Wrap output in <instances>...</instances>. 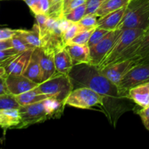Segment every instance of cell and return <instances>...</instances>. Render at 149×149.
<instances>
[{"mask_svg": "<svg viewBox=\"0 0 149 149\" xmlns=\"http://www.w3.org/2000/svg\"><path fill=\"white\" fill-rule=\"evenodd\" d=\"M68 75L74 87L75 85L89 87L103 96V111L114 127L119 117L131 109L129 101L132 100L123 95L118 86L103 76L97 66L89 63L74 65Z\"/></svg>", "mask_w": 149, "mask_h": 149, "instance_id": "1", "label": "cell"}, {"mask_svg": "<svg viewBox=\"0 0 149 149\" xmlns=\"http://www.w3.org/2000/svg\"><path fill=\"white\" fill-rule=\"evenodd\" d=\"M65 106L64 102L54 97H49L38 103L20 106L18 109L21 116V122L17 129H23L34 124L60 118L63 113Z\"/></svg>", "mask_w": 149, "mask_h": 149, "instance_id": "2", "label": "cell"}, {"mask_svg": "<svg viewBox=\"0 0 149 149\" xmlns=\"http://www.w3.org/2000/svg\"><path fill=\"white\" fill-rule=\"evenodd\" d=\"M149 28V0H131L127 6L119 29Z\"/></svg>", "mask_w": 149, "mask_h": 149, "instance_id": "3", "label": "cell"}, {"mask_svg": "<svg viewBox=\"0 0 149 149\" xmlns=\"http://www.w3.org/2000/svg\"><path fill=\"white\" fill-rule=\"evenodd\" d=\"M38 87L44 94L65 103L68 95L74 90V84L68 74L56 72L53 77L39 84Z\"/></svg>", "mask_w": 149, "mask_h": 149, "instance_id": "4", "label": "cell"}, {"mask_svg": "<svg viewBox=\"0 0 149 149\" xmlns=\"http://www.w3.org/2000/svg\"><path fill=\"white\" fill-rule=\"evenodd\" d=\"M144 32L142 29H122V31L119 37L113 44L111 49L108 52L103 61L97 68H103L111 65L119 58V57L138 39Z\"/></svg>", "mask_w": 149, "mask_h": 149, "instance_id": "5", "label": "cell"}, {"mask_svg": "<svg viewBox=\"0 0 149 149\" xmlns=\"http://www.w3.org/2000/svg\"><path fill=\"white\" fill-rule=\"evenodd\" d=\"M104 98L95 90L87 87L74 88L65 100V105L81 109H89L94 106L103 108Z\"/></svg>", "mask_w": 149, "mask_h": 149, "instance_id": "6", "label": "cell"}, {"mask_svg": "<svg viewBox=\"0 0 149 149\" xmlns=\"http://www.w3.org/2000/svg\"><path fill=\"white\" fill-rule=\"evenodd\" d=\"M149 82V61L138 63L122 79L118 88L123 95L129 97V90L135 86Z\"/></svg>", "mask_w": 149, "mask_h": 149, "instance_id": "7", "label": "cell"}, {"mask_svg": "<svg viewBox=\"0 0 149 149\" xmlns=\"http://www.w3.org/2000/svg\"><path fill=\"white\" fill-rule=\"evenodd\" d=\"M122 29L111 31L103 40L90 48V64L98 67L122 33Z\"/></svg>", "mask_w": 149, "mask_h": 149, "instance_id": "8", "label": "cell"}, {"mask_svg": "<svg viewBox=\"0 0 149 149\" xmlns=\"http://www.w3.org/2000/svg\"><path fill=\"white\" fill-rule=\"evenodd\" d=\"M148 55H149V28L144 31L143 34L119 57L115 63L128 59L138 61Z\"/></svg>", "mask_w": 149, "mask_h": 149, "instance_id": "9", "label": "cell"}, {"mask_svg": "<svg viewBox=\"0 0 149 149\" xmlns=\"http://www.w3.org/2000/svg\"><path fill=\"white\" fill-rule=\"evenodd\" d=\"M137 65L135 61L132 59L125 60L120 62L114 63L104 67L103 68H98L100 73L110 80L113 84H119L122 79L127 74L128 71L132 69L135 65Z\"/></svg>", "mask_w": 149, "mask_h": 149, "instance_id": "10", "label": "cell"}, {"mask_svg": "<svg viewBox=\"0 0 149 149\" xmlns=\"http://www.w3.org/2000/svg\"><path fill=\"white\" fill-rule=\"evenodd\" d=\"M6 84L10 94L14 96L29 91L39 85V84L29 79L23 74H7Z\"/></svg>", "mask_w": 149, "mask_h": 149, "instance_id": "11", "label": "cell"}, {"mask_svg": "<svg viewBox=\"0 0 149 149\" xmlns=\"http://www.w3.org/2000/svg\"><path fill=\"white\" fill-rule=\"evenodd\" d=\"M37 50L44 82L53 77L56 73L54 58L55 52L43 47H37Z\"/></svg>", "mask_w": 149, "mask_h": 149, "instance_id": "12", "label": "cell"}, {"mask_svg": "<svg viewBox=\"0 0 149 149\" xmlns=\"http://www.w3.org/2000/svg\"><path fill=\"white\" fill-rule=\"evenodd\" d=\"M34 49H29L16 55L11 62L5 67L7 74H15V75L23 74L26 67L29 65L31 57Z\"/></svg>", "mask_w": 149, "mask_h": 149, "instance_id": "13", "label": "cell"}, {"mask_svg": "<svg viewBox=\"0 0 149 149\" xmlns=\"http://www.w3.org/2000/svg\"><path fill=\"white\" fill-rule=\"evenodd\" d=\"M126 7H122L116 11L111 12L103 17H100L97 22V27L109 31L119 29L122 18L125 15Z\"/></svg>", "mask_w": 149, "mask_h": 149, "instance_id": "14", "label": "cell"}, {"mask_svg": "<svg viewBox=\"0 0 149 149\" xmlns=\"http://www.w3.org/2000/svg\"><path fill=\"white\" fill-rule=\"evenodd\" d=\"M21 122V116L18 109L0 110V127L5 132L8 129H17Z\"/></svg>", "mask_w": 149, "mask_h": 149, "instance_id": "15", "label": "cell"}, {"mask_svg": "<svg viewBox=\"0 0 149 149\" xmlns=\"http://www.w3.org/2000/svg\"><path fill=\"white\" fill-rule=\"evenodd\" d=\"M65 49L71 56L74 65L81 63L90 64V49L87 45H68L65 46Z\"/></svg>", "mask_w": 149, "mask_h": 149, "instance_id": "16", "label": "cell"}, {"mask_svg": "<svg viewBox=\"0 0 149 149\" xmlns=\"http://www.w3.org/2000/svg\"><path fill=\"white\" fill-rule=\"evenodd\" d=\"M23 75L39 84L43 82V77L39 64L37 47L33 49L29 65L26 67Z\"/></svg>", "mask_w": 149, "mask_h": 149, "instance_id": "17", "label": "cell"}, {"mask_svg": "<svg viewBox=\"0 0 149 149\" xmlns=\"http://www.w3.org/2000/svg\"><path fill=\"white\" fill-rule=\"evenodd\" d=\"M54 58L56 72L63 74H69L74 64L65 47L55 51Z\"/></svg>", "mask_w": 149, "mask_h": 149, "instance_id": "18", "label": "cell"}, {"mask_svg": "<svg viewBox=\"0 0 149 149\" xmlns=\"http://www.w3.org/2000/svg\"><path fill=\"white\" fill-rule=\"evenodd\" d=\"M128 94L132 102L140 107L149 106V82L132 87L129 90Z\"/></svg>", "mask_w": 149, "mask_h": 149, "instance_id": "19", "label": "cell"}, {"mask_svg": "<svg viewBox=\"0 0 149 149\" xmlns=\"http://www.w3.org/2000/svg\"><path fill=\"white\" fill-rule=\"evenodd\" d=\"M49 97H52L49 95L42 93L39 89L38 86L35 88L29 90V91L15 96L16 100L20 106H27V105L38 103V102L42 101L45 99L49 98Z\"/></svg>", "mask_w": 149, "mask_h": 149, "instance_id": "20", "label": "cell"}, {"mask_svg": "<svg viewBox=\"0 0 149 149\" xmlns=\"http://www.w3.org/2000/svg\"><path fill=\"white\" fill-rule=\"evenodd\" d=\"M16 33L21 36L26 42L34 47H42V40L40 37L37 24L33 26V30L28 31L24 29H17Z\"/></svg>", "mask_w": 149, "mask_h": 149, "instance_id": "21", "label": "cell"}, {"mask_svg": "<svg viewBox=\"0 0 149 149\" xmlns=\"http://www.w3.org/2000/svg\"><path fill=\"white\" fill-rule=\"evenodd\" d=\"M130 1L131 0H106L95 14L98 17H103L111 12L127 7Z\"/></svg>", "mask_w": 149, "mask_h": 149, "instance_id": "22", "label": "cell"}, {"mask_svg": "<svg viewBox=\"0 0 149 149\" xmlns=\"http://www.w3.org/2000/svg\"><path fill=\"white\" fill-rule=\"evenodd\" d=\"M86 9L87 6L85 4L71 10L68 13L64 14V17L72 23H79L81 20V19L86 14Z\"/></svg>", "mask_w": 149, "mask_h": 149, "instance_id": "23", "label": "cell"}, {"mask_svg": "<svg viewBox=\"0 0 149 149\" xmlns=\"http://www.w3.org/2000/svg\"><path fill=\"white\" fill-rule=\"evenodd\" d=\"M20 105L17 103L15 96L12 94L0 95V110L10 109H19Z\"/></svg>", "mask_w": 149, "mask_h": 149, "instance_id": "24", "label": "cell"}, {"mask_svg": "<svg viewBox=\"0 0 149 149\" xmlns=\"http://www.w3.org/2000/svg\"><path fill=\"white\" fill-rule=\"evenodd\" d=\"M49 11L48 15L49 17L60 18L64 16L63 0H49Z\"/></svg>", "mask_w": 149, "mask_h": 149, "instance_id": "25", "label": "cell"}, {"mask_svg": "<svg viewBox=\"0 0 149 149\" xmlns=\"http://www.w3.org/2000/svg\"><path fill=\"white\" fill-rule=\"evenodd\" d=\"M98 18L96 14L86 15L78 23L83 30H90L97 27Z\"/></svg>", "mask_w": 149, "mask_h": 149, "instance_id": "26", "label": "cell"}, {"mask_svg": "<svg viewBox=\"0 0 149 149\" xmlns=\"http://www.w3.org/2000/svg\"><path fill=\"white\" fill-rule=\"evenodd\" d=\"M95 29H90V30H82L74 38H73L68 44V45H85L88 44L90 38L93 33Z\"/></svg>", "mask_w": 149, "mask_h": 149, "instance_id": "27", "label": "cell"}, {"mask_svg": "<svg viewBox=\"0 0 149 149\" xmlns=\"http://www.w3.org/2000/svg\"><path fill=\"white\" fill-rule=\"evenodd\" d=\"M11 39L13 48H15L18 52H24V51L29 50V49L36 48L32 46V45H29L27 42H26L21 36H20L17 33Z\"/></svg>", "mask_w": 149, "mask_h": 149, "instance_id": "28", "label": "cell"}, {"mask_svg": "<svg viewBox=\"0 0 149 149\" xmlns=\"http://www.w3.org/2000/svg\"><path fill=\"white\" fill-rule=\"evenodd\" d=\"M109 31L106 30V29H101V28L99 27L95 28V30L93 31L91 36H90L88 44H87L89 47L90 48L92 47L95 46V45H97L98 42H100V41L103 40V39H104L105 36L109 33Z\"/></svg>", "mask_w": 149, "mask_h": 149, "instance_id": "29", "label": "cell"}, {"mask_svg": "<svg viewBox=\"0 0 149 149\" xmlns=\"http://www.w3.org/2000/svg\"><path fill=\"white\" fill-rule=\"evenodd\" d=\"M82 30L83 29L78 23H73L63 35V42L65 46H66L67 44Z\"/></svg>", "mask_w": 149, "mask_h": 149, "instance_id": "30", "label": "cell"}, {"mask_svg": "<svg viewBox=\"0 0 149 149\" xmlns=\"http://www.w3.org/2000/svg\"><path fill=\"white\" fill-rule=\"evenodd\" d=\"M105 1L106 0H87L86 1L87 9H86L85 15H86L95 14L96 12Z\"/></svg>", "mask_w": 149, "mask_h": 149, "instance_id": "31", "label": "cell"}, {"mask_svg": "<svg viewBox=\"0 0 149 149\" xmlns=\"http://www.w3.org/2000/svg\"><path fill=\"white\" fill-rule=\"evenodd\" d=\"M48 17H49V15L47 14L35 15V18H36V24H37L38 28H39V32L41 39H42L44 32H45V26H46Z\"/></svg>", "mask_w": 149, "mask_h": 149, "instance_id": "32", "label": "cell"}, {"mask_svg": "<svg viewBox=\"0 0 149 149\" xmlns=\"http://www.w3.org/2000/svg\"><path fill=\"white\" fill-rule=\"evenodd\" d=\"M87 0H68L63 2V14L85 4Z\"/></svg>", "mask_w": 149, "mask_h": 149, "instance_id": "33", "label": "cell"}, {"mask_svg": "<svg viewBox=\"0 0 149 149\" xmlns=\"http://www.w3.org/2000/svg\"><path fill=\"white\" fill-rule=\"evenodd\" d=\"M34 15L42 14L39 0H23Z\"/></svg>", "mask_w": 149, "mask_h": 149, "instance_id": "34", "label": "cell"}, {"mask_svg": "<svg viewBox=\"0 0 149 149\" xmlns=\"http://www.w3.org/2000/svg\"><path fill=\"white\" fill-rule=\"evenodd\" d=\"M138 113L141 116L145 127L149 131V106L142 108L141 110L138 111Z\"/></svg>", "mask_w": 149, "mask_h": 149, "instance_id": "35", "label": "cell"}, {"mask_svg": "<svg viewBox=\"0 0 149 149\" xmlns=\"http://www.w3.org/2000/svg\"><path fill=\"white\" fill-rule=\"evenodd\" d=\"M16 31L17 30L8 29V28L0 29V41L11 39L16 34Z\"/></svg>", "mask_w": 149, "mask_h": 149, "instance_id": "36", "label": "cell"}, {"mask_svg": "<svg viewBox=\"0 0 149 149\" xmlns=\"http://www.w3.org/2000/svg\"><path fill=\"white\" fill-rule=\"evenodd\" d=\"M6 77L7 74L0 77V95L10 94L6 84Z\"/></svg>", "mask_w": 149, "mask_h": 149, "instance_id": "37", "label": "cell"}, {"mask_svg": "<svg viewBox=\"0 0 149 149\" xmlns=\"http://www.w3.org/2000/svg\"><path fill=\"white\" fill-rule=\"evenodd\" d=\"M40 1V7L41 10H42V14L48 15L49 11V7H50V4H49V0H39Z\"/></svg>", "mask_w": 149, "mask_h": 149, "instance_id": "38", "label": "cell"}, {"mask_svg": "<svg viewBox=\"0 0 149 149\" xmlns=\"http://www.w3.org/2000/svg\"><path fill=\"white\" fill-rule=\"evenodd\" d=\"M13 47V43H12V39H7V40L0 41V50Z\"/></svg>", "mask_w": 149, "mask_h": 149, "instance_id": "39", "label": "cell"}, {"mask_svg": "<svg viewBox=\"0 0 149 149\" xmlns=\"http://www.w3.org/2000/svg\"><path fill=\"white\" fill-rule=\"evenodd\" d=\"M146 61H149V55H147V56H146L145 58L138 60V61H135V62H136L137 64H138V63H140L146 62Z\"/></svg>", "mask_w": 149, "mask_h": 149, "instance_id": "40", "label": "cell"}, {"mask_svg": "<svg viewBox=\"0 0 149 149\" xmlns=\"http://www.w3.org/2000/svg\"><path fill=\"white\" fill-rule=\"evenodd\" d=\"M6 74H7V73H6L5 68L2 66H0V77L6 75Z\"/></svg>", "mask_w": 149, "mask_h": 149, "instance_id": "41", "label": "cell"}, {"mask_svg": "<svg viewBox=\"0 0 149 149\" xmlns=\"http://www.w3.org/2000/svg\"><path fill=\"white\" fill-rule=\"evenodd\" d=\"M6 65H7V63H6L5 62H1V61H0V66H2L5 68Z\"/></svg>", "mask_w": 149, "mask_h": 149, "instance_id": "42", "label": "cell"}, {"mask_svg": "<svg viewBox=\"0 0 149 149\" xmlns=\"http://www.w3.org/2000/svg\"><path fill=\"white\" fill-rule=\"evenodd\" d=\"M68 1V0H63V2H65V1Z\"/></svg>", "mask_w": 149, "mask_h": 149, "instance_id": "43", "label": "cell"}, {"mask_svg": "<svg viewBox=\"0 0 149 149\" xmlns=\"http://www.w3.org/2000/svg\"></svg>", "mask_w": 149, "mask_h": 149, "instance_id": "44", "label": "cell"}]
</instances>
